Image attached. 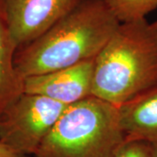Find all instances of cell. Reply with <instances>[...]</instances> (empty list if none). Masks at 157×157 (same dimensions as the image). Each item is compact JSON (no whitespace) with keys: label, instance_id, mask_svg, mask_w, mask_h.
<instances>
[{"label":"cell","instance_id":"1","mask_svg":"<svg viewBox=\"0 0 157 157\" xmlns=\"http://www.w3.org/2000/svg\"><path fill=\"white\" fill-rule=\"evenodd\" d=\"M120 24L106 0H83L39 38L19 47L15 67L25 78L94 59Z\"/></svg>","mask_w":157,"mask_h":157},{"label":"cell","instance_id":"2","mask_svg":"<svg viewBox=\"0 0 157 157\" xmlns=\"http://www.w3.org/2000/svg\"><path fill=\"white\" fill-rule=\"evenodd\" d=\"M157 86V30L121 23L94 60L93 96L116 107Z\"/></svg>","mask_w":157,"mask_h":157},{"label":"cell","instance_id":"3","mask_svg":"<svg viewBox=\"0 0 157 157\" xmlns=\"http://www.w3.org/2000/svg\"><path fill=\"white\" fill-rule=\"evenodd\" d=\"M126 141L115 106L91 96L66 109L35 157H113Z\"/></svg>","mask_w":157,"mask_h":157},{"label":"cell","instance_id":"4","mask_svg":"<svg viewBox=\"0 0 157 157\" xmlns=\"http://www.w3.org/2000/svg\"><path fill=\"white\" fill-rule=\"evenodd\" d=\"M67 106L24 93L0 114V141L34 155Z\"/></svg>","mask_w":157,"mask_h":157},{"label":"cell","instance_id":"5","mask_svg":"<svg viewBox=\"0 0 157 157\" xmlns=\"http://www.w3.org/2000/svg\"><path fill=\"white\" fill-rule=\"evenodd\" d=\"M82 1L0 0L17 49L39 38Z\"/></svg>","mask_w":157,"mask_h":157},{"label":"cell","instance_id":"6","mask_svg":"<svg viewBox=\"0 0 157 157\" xmlns=\"http://www.w3.org/2000/svg\"><path fill=\"white\" fill-rule=\"evenodd\" d=\"M94 59L25 78L24 93L72 106L93 96Z\"/></svg>","mask_w":157,"mask_h":157},{"label":"cell","instance_id":"7","mask_svg":"<svg viewBox=\"0 0 157 157\" xmlns=\"http://www.w3.org/2000/svg\"><path fill=\"white\" fill-rule=\"evenodd\" d=\"M126 140L157 143V86L117 107Z\"/></svg>","mask_w":157,"mask_h":157},{"label":"cell","instance_id":"8","mask_svg":"<svg viewBox=\"0 0 157 157\" xmlns=\"http://www.w3.org/2000/svg\"><path fill=\"white\" fill-rule=\"evenodd\" d=\"M17 50L0 2V114L24 94L25 78L14 64Z\"/></svg>","mask_w":157,"mask_h":157},{"label":"cell","instance_id":"9","mask_svg":"<svg viewBox=\"0 0 157 157\" xmlns=\"http://www.w3.org/2000/svg\"><path fill=\"white\" fill-rule=\"evenodd\" d=\"M107 6L120 23L145 19L157 9V0H106Z\"/></svg>","mask_w":157,"mask_h":157},{"label":"cell","instance_id":"10","mask_svg":"<svg viewBox=\"0 0 157 157\" xmlns=\"http://www.w3.org/2000/svg\"><path fill=\"white\" fill-rule=\"evenodd\" d=\"M113 157H153L152 144L143 140H126Z\"/></svg>","mask_w":157,"mask_h":157},{"label":"cell","instance_id":"11","mask_svg":"<svg viewBox=\"0 0 157 157\" xmlns=\"http://www.w3.org/2000/svg\"><path fill=\"white\" fill-rule=\"evenodd\" d=\"M0 157H30L0 141Z\"/></svg>","mask_w":157,"mask_h":157},{"label":"cell","instance_id":"12","mask_svg":"<svg viewBox=\"0 0 157 157\" xmlns=\"http://www.w3.org/2000/svg\"><path fill=\"white\" fill-rule=\"evenodd\" d=\"M152 147H153V157H157V143L152 144Z\"/></svg>","mask_w":157,"mask_h":157},{"label":"cell","instance_id":"13","mask_svg":"<svg viewBox=\"0 0 157 157\" xmlns=\"http://www.w3.org/2000/svg\"><path fill=\"white\" fill-rule=\"evenodd\" d=\"M153 25H154V26H155V29L157 30V21H155V22L153 23Z\"/></svg>","mask_w":157,"mask_h":157}]
</instances>
